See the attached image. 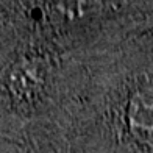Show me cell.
I'll use <instances>...</instances> for the list:
<instances>
[{"label": "cell", "instance_id": "cell-1", "mask_svg": "<svg viewBox=\"0 0 153 153\" xmlns=\"http://www.w3.org/2000/svg\"><path fill=\"white\" fill-rule=\"evenodd\" d=\"M58 127L69 153H153V30L74 56Z\"/></svg>", "mask_w": 153, "mask_h": 153}, {"label": "cell", "instance_id": "cell-2", "mask_svg": "<svg viewBox=\"0 0 153 153\" xmlns=\"http://www.w3.org/2000/svg\"><path fill=\"white\" fill-rule=\"evenodd\" d=\"M20 36L81 56L144 28L125 0H22L13 25Z\"/></svg>", "mask_w": 153, "mask_h": 153}, {"label": "cell", "instance_id": "cell-3", "mask_svg": "<svg viewBox=\"0 0 153 153\" xmlns=\"http://www.w3.org/2000/svg\"><path fill=\"white\" fill-rule=\"evenodd\" d=\"M0 153H69L58 125H38L20 133L0 131Z\"/></svg>", "mask_w": 153, "mask_h": 153}, {"label": "cell", "instance_id": "cell-4", "mask_svg": "<svg viewBox=\"0 0 153 153\" xmlns=\"http://www.w3.org/2000/svg\"><path fill=\"white\" fill-rule=\"evenodd\" d=\"M22 0H0V36L13 30Z\"/></svg>", "mask_w": 153, "mask_h": 153}]
</instances>
